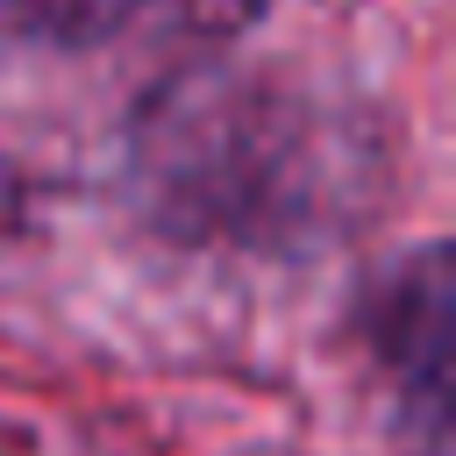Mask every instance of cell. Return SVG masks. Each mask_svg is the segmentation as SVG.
<instances>
[{
    "label": "cell",
    "instance_id": "cell-1",
    "mask_svg": "<svg viewBox=\"0 0 456 456\" xmlns=\"http://www.w3.org/2000/svg\"><path fill=\"white\" fill-rule=\"evenodd\" d=\"M271 0H0V57H78L114 43H221Z\"/></svg>",
    "mask_w": 456,
    "mask_h": 456
},
{
    "label": "cell",
    "instance_id": "cell-2",
    "mask_svg": "<svg viewBox=\"0 0 456 456\" xmlns=\"http://www.w3.org/2000/svg\"><path fill=\"white\" fill-rule=\"evenodd\" d=\"M378 356L392 363L399 392L428 406V420H442V392H449V278H442V249H420L370 314Z\"/></svg>",
    "mask_w": 456,
    "mask_h": 456
}]
</instances>
